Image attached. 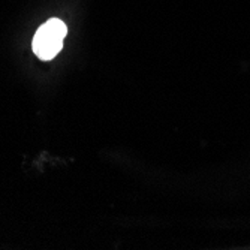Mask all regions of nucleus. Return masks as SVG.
I'll return each instance as SVG.
<instances>
[{
    "label": "nucleus",
    "instance_id": "obj_1",
    "mask_svg": "<svg viewBox=\"0 0 250 250\" xmlns=\"http://www.w3.org/2000/svg\"><path fill=\"white\" fill-rule=\"evenodd\" d=\"M67 33L66 24L59 18H51L38 29L33 38V51L41 60L54 59L62 47Z\"/></svg>",
    "mask_w": 250,
    "mask_h": 250
}]
</instances>
